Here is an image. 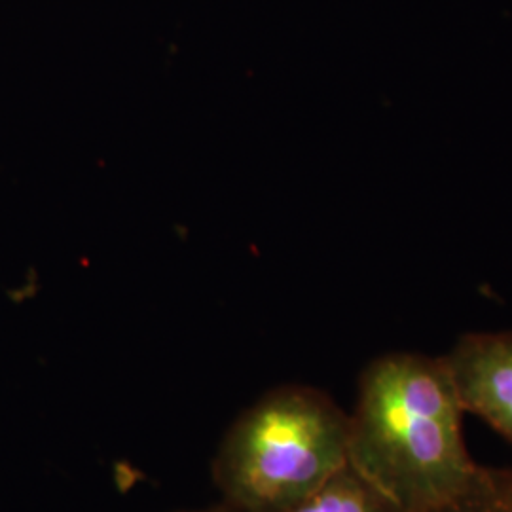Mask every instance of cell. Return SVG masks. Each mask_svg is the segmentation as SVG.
Instances as JSON below:
<instances>
[{"label":"cell","instance_id":"cell-3","mask_svg":"<svg viewBox=\"0 0 512 512\" xmlns=\"http://www.w3.org/2000/svg\"><path fill=\"white\" fill-rule=\"evenodd\" d=\"M442 359L463 412L512 444V330L463 334Z\"/></svg>","mask_w":512,"mask_h":512},{"label":"cell","instance_id":"cell-1","mask_svg":"<svg viewBox=\"0 0 512 512\" xmlns=\"http://www.w3.org/2000/svg\"><path fill=\"white\" fill-rule=\"evenodd\" d=\"M442 357L395 351L366 365L349 414V465L401 512H433L482 471Z\"/></svg>","mask_w":512,"mask_h":512},{"label":"cell","instance_id":"cell-5","mask_svg":"<svg viewBox=\"0 0 512 512\" xmlns=\"http://www.w3.org/2000/svg\"><path fill=\"white\" fill-rule=\"evenodd\" d=\"M433 512H512V469L482 467L463 494Z\"/></svg>","mask_w":512,"mask_h":512},{"label":"cell","instance_id":"cell-4","mask_svg":"<svg viewBox=\"0 0 512 512\" xmlns=\"http://www.w3.org/2000/svg\"><path fill=\"white\" fill-rule=\"evenodd\" d=\"M285 512H401L351 465Z\"/></svg>","mask_w":512,"mask_h":512},{"label":"cell","instance_id":"cell-6","mask_svg":"<svg viewBox=\"0 0 512 512\" xmlns=\"http://www.w3.org/2000/svg\"><path fill=\"white\" fill-rule=\"evenodd\" d=\"M181 512H238L234 511V509H230L228 505H224V507H215V509H202V511H181Z\"/></svg>","mask_w":512,"mask_h":512},{"label":"cell","instance_id":"cell-2","mask_svg":"<svg viewBox=\"0 0 512 512\" xmlns=\"http://www.w3.org/2000/svg\"><path fill=\"white\" fill-rule=\"evenodd\" d=\"M349 414L321 389L281 385L239 414L213 461L230 509L285 512L348 465Z\"/></svg>","mask_w":512,"mask_h":512}]
</instances>
